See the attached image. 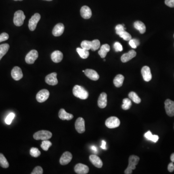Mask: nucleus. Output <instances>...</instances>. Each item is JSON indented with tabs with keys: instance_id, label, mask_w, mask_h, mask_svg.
<instances>
[{
	"instance_id": "nucleus-1",
	"label": "nucleus",
	"mask_w": 174,
	"mask_h": 174,
	"mask_svg": "<svg viewBox=\"0 0 174 174\" xmlns=\"http://www.w3.org/2000/svg\"><path fill=\"white\" fill-rule=\"evenodd\" d=\"M74 96L80 99L86 100L89 97V93L83 87L79 85H76L73 89Z\"/></svg>"
},
{
	"instance_id": "nucleus-2",
	"label": "nucleus",
	"mask_w": 174,
	"mask_h": 174,
	"mask_svg": "<svg viewBox=\"0 0 174 174\" xmlns=\"http://www.w3.org/2000/svg\"><path fill=\"white\" fill-rule=\"evenodd\" d=\"M139 160H140V158L137 156L134 155L130 156L129 158V165L126 169L125 170V174H132L133 170H134L136 168V166L138 164Z\"/></svg>"
},
{
	"instance_id": "nucleus-3",
	"label": "nucleus",
	"mask_w": 174,
	"mask_h": 174,
	"mask_svg": "<svg viewBox=\"0 0 174 174\" xmlns=\"http://www.w3.org/2000/svg\"><path fill=\"white\" fill-rule=\"evenodd\" d=\"M52 134L50 132L46 130H41L34 134L33 137L36 140H49L51 138Z\"/></svg>"
},
{
	"instance_id": "nucleus-4",
	"label": "nucleus",
	"mask_w": 174,
	"mask_h": 174,
	"mask_svg": "<svg viewBox=\"0 0 174 174\" xmlns=\"http://www.w3.org/2000/svg\"><path fill=\"white\" fill-rule=\"evenodd\" d=\"M26 18L24 12L21 10L16 11L14 14V24L17 26H21L23 25Z\"/></svg>"
},
{
	"instance_id": "nucleus-5",
	"label": "nucleus",
	"mask_w": 174,
	"mask_h": 174,
	"mask_svg": "<svg viewBox=\"0 0 174 174\" xmlns=\"http://www.w3.org/2000/svg\"><path fill=\"white\" fill-rule=\"evenodd\" d=\"M106 126L110 128V129H113L116 128L118 127L120 125V122L119 119L116 117H111L108 118L106 120Z\"/></svg>"
},
{
	"instance_id": "nucleus-6",
	"label": "nucleus",
	"mask_w": 174,
	"mask_h": 174,
	"mask_svg": "<svg viewBox=\"0 0 174 174\" xmlns=\"http://www.w3.org/2000/svg\"><path fill=\"white\" fill-rule=\"evenodd\" d=\"M40 18L41 16L38 13H35L32 16L31 19L29 21L28 26L30 31H34L35 30L37 23L40 20Z\"/></svg>"
},
{
	"instance_id": "nucleus-7",
	"label": "nucleus",
	"mask_w": 174,
	"mask_h": 174,
	"mask_svg": "<svg viewBox=\"0 0 174 174\" xmlns=\"http://www.w3.org/2000/svg\"><path fill=\"white\" fill-rule=\"evenodd\" d=\"M38 58V53L36 50H32L30 51L25 57V61L28 64L32 65L34 63L35 61Z\"/></svg>"
},
{
	"instance_id": "nucleus-8",
	"label": "nucleus",
	"mask_w": 174,
	"mask_h": 174,
	"mask_svg": "<svg viewBox=\"0 0 174 174\" xmlns=\"http://www.w3.org/2000/svg\"><path fill=\"white\" fill-rule=\"evenodd\" d=\"M50 92L48 90L43 89L36 94V99L39 103H43L48 100L50 96Z\"/></svg>"
},
{
	"instance_id": "nucleus-9",
	"label": "nucleus",
	"mask_w": 174,
	"mask_h": 174,
	"mask_svg": "<svg viewBox=\"0 0 174 174\" xmlns=\"http://www.w3.org/2000/svg\"><path fill=\"white\" fill-rule=\"evenodd\" d=\"M165 109L168 116H174V102L170 99H167L165 101Z\"/></svg>"
},
{
	"instance_id": "nucleus-10",
	"label": "nucleus",
	"mask_w": 174,
	"mask_h": 174,
	"mask_svg": "<svg viewBox=\"0 0 174 174\" xmlns=\"http://www.w3.org/2000/svg\"><path fill=\"white\" fill-rule=\"evenodd\" d=\"M75 128L76 131L79 134H82L85 131V124L83 118H78L75 123Z\"/></svg>"
},
{
	"instance_id": "nucleus-11",
	"label": "nucleus",
	"mask_w": 174,
	"mask_h": 174,
	"mask_svg": "<svg viewBox=\"0 0 174 174\" xmlns=\"http://www.w3.org/2000/svg\"><path fill=\"white\" fill-rule=\"evenodd\" d=\"M11 76L16 81L20 80L23 77V75L21 68L18 66H15L11 71Z\"/></svg>"
},
{
	"instance_id": "nucleus-12",
	"label": "nucleus",
	"mask_w": 174,
	"mask_h": 174,
	"mask_svg": "<svg viewBox=\"0 0 174 174\" xmlns=\"http://www.w3.org/2000/svg\"><path fill=\"white\" fill-rule=\"evenodd\" d=\"M57 73H55V72L49 74L45 77V82L51 86H55L58 84V81L57 78Z\"/></svg>"
},
{
	"instance_id": "nucleus-13",
	"label": "nucleus",
	"mask_w": 174,
	"mask_h": 174,
	"mask_svg": "<svg viewBox=\"0 0 174 174\" xmlns=\"http://www.w3.org/2000/svg\"><path fill=\"white\" fill-rule=\"evenodd\" d=\"M72 158H73V156L70 152L69 151H66V152H64L61 155V157L60 160L61 165H63V166L68 165L72 160Z\"/></svg>"
},
{
	"instance_id": "nucleus-14",
	"label": "nucleus",
	"mask_w": 174,
	"mask_h": 174,
	"mask_svg": "<svg viewBox=\"0 0 174 174\" xmlns=\"http://www.w3.org/2000/svg\"><path fill=\"white\" fill-rule=\"evenodd\" d=\"M141 74L145 81L149 82L152 79V75L151 73L150 68L149 66H145L143 67L141 69Z\"/></svg>"
},
{
	"instance_id": "nucleus-15",
	"label": "nucleus",
	"mask_w": 174,
	"mask_h": 174,
	"mask_svg": "<svg viewBox=\"0 0 174 174\" xmlns=\"http://www.w3.org/2000/svg\"><path fill=\"white\" fill-rule=\"evenodd\" d=\"M75 172L78 174H86L89 172V168L86 165L78 164L74 168Z\"/></svg>"
},
{
	"instance_id": "nucleus-16",
	"label": "nucleus",
	"mask_w": 174,
	"mask_h": 174,
	"mask_svg": "<svg viewBox=\"0 0 174 174\" xmlns=\"http://www.w3.org/2000/svg\"><path fill=\"white\" fill-rule=\"evenodd\" d=\"M65 31V26L62 23H58L55 25L52 30V34L54 36H60L63 34Z\"/></svg>"
},
{
	"instance_id": "nucleus-17",
	"label": "nucleus",
	"mask_w": 174,
	"mask_h": 174,
	"mask_svg": "<svg viewBox=\"0 0 174 174\" xmlns=\"http://www.w3.org/2000/svg\"><path fill=\"white\" fill-rule=\"evenodd\" d=\"M80 15L84 19H89L92 16V10L88 6L84 5L80 9Z\"/></svg>"
},
{
	"instance_id": "nucleus-18",
	"label": "nucleus",
	"mask_w": 174,
	"mask_h": 174,
	"mask_svg": "<svg viewBox=\"0 0 174 174\" xmlns=\"http://www.w3.org/2000/svg\"><path fill=\"white\" fill-rule=\"evenodd\" d=\"M84 73L85 75L91 80L96 81L99 78V76L94 70L87 69L85 70Z\"/></svg>"
},
{
	"instance_id": "nucleus-19",
	"label": "nucleus",
	"mask_w": 174,
	"mask_h": 174,
	"mask_svg": "<svg viewBox=\"0 0 174 174\" xmlns=\"http://www.w3.org/2000/svg\"><path fill=\"white\" fill-rule=\"evenodd\" d=\"M107 103H108V100H107V93L102 92L98 98V107L101 108H104L107 107Z\"/></svg>"
},
{
	"instance_id": "nucleus-20",
	"label": "nucleus",
	"mask_w": 174,
	"mask_h": 174,
	"mask_svg": "<svg viewBox=\"0 0 174 174\" xmlns=\"http://www.w3.org/2000/svg\"><path fill=\"white\" fill-rule=\"evenodd\" d=\"M136 52L134 50L129 51L128 53H125L121 57V61L123 62H127L136 56Z\"/></svg>"
},
{
	"instance_id": "nucleus-21",
	"label": "nucleus",
	"mask_w": 174,
	"mask_h": 174,
	"mask_svg": "<svg viewBox=\"0 0 174 174\" xmlns=\"http://www.w3.org/2000/svg\"><path fill=\"white\" fill-rule=\"evenodd\" d=\"M89 158H90V161H91L92 164L96 167L100 168L103 166V164L102 161L101 159L97 155H90Z\"/></svg>"
},
{
	"instance_id": "nucleus-22",
	"label": "nucleus",
	"mask_w": 174,
	"mask_h": 174,
	"mask_svg": "<svg viewBox=\"0 0 174 174\" xmlns=\"http://www.w3.org/2000/svg\"><path fill=\"white\" fill-rule=\"evenodd\" d=\"M63 54L59 50L54 51L51 55V58L53 62L55 63H59L62 60Z\"/></svg>"
},
{
	"instance_id": "nucleus-23",
	"label": "nucleus",
	"mask_w": 174,
	"mask_h": 174,
	"mask_svg": "<svg viewBox=\"0 0 174 174\" xmlns=\"http://www.w3.org/2000/svg\"><path fill=\"white\" fill-rule=\"evenodd\" d=\"M59 117L61 120H70L74 118L72 114L67 113L64 109L61 108L59 112Z\"/></svg>"
},
{
	"instance_id": "nucleus-24",
	"label": "nucleus",
	"mask_w": 174,
	"mask_h": 174,
	"mask_svg": "<svg viewBox=\"0 0 174 174\" xmlns=\"http://www.w3.org/2000/svg\"><path fill=\"white\" fill-rule=\"evenodd\" d=\"M110 50L109 45L108 44H104L101 46L100 50L98 51V54L102 58H104L107 56V53Z\"/></svg>"
},
{
	"instance_id": "nucleus-25",
	"label": "nucleus",
	"mask_w": 174,
	"mask_h": 174,
	"mask_svg": "<svg viewBox=\"0 0 174 174\" xmlns=\"http://www.w3.org/2000/svg\"><path fill=\"white\" fill-rule=\"evenodd\" d=\"M124 80V76L120 74L117 75L113 80L114 85L117 88L120 87L123 85Z\"/></svg>"
},
{
	"instance_id": "nucleus-26",
	"label": "nucleus",
	"mask_w": 174,
	"mask_h": 174,
	"mask_svg": "<svg viewBox=\"0 0 174 174\" xmlns=\"http://www.w3.org/2000/svg\"><path fill=\"white\" fill-rule=\"evenodd\" d=\"M134 27L136 30H138L141 34H144L146 31V26L140 21H136L134 24Z\"/></svg>"
},
{
	"instance_id": "nucleus-27",
	"label": "nucleus",
	"mask_w": 174,
	"mask_h": 174,
	"mask_svg": "<svg viewBox=\"0 0 174 174\" xmlns=\"http://www.w3.org/2000/svg\"><path fill=\"white\" fill-rule=\"evenodd\" d=\"M9 48V45L7 43L0 45V61L1 60L2 58L7 54Z\"/></svg>"
},
{
	"instance_id": "nucleus-28",
	"label": "nucleus",
	"mask_w": 174,
	"mask_h": 174,
	"mask_svg": "<svg viewBox=\"0 0 174 174\" xmlns=\"http://www.w3.org/2000/svg\"><path fill=\"white\" fill-rule=\"evenodd\" d=\"M145 137H146L149 140L153 142L156 143L159 140V136L157 135H153L150 131H149L145 133L144 134Z\"/></svg>"
},
{
	"instance_id": "nucleus-29",
	"label": "nucleus",
	"mask_w": 174,
	"mask_h": 174,
	"mask_svg": "<svg viewBox=\"0 0 174 174\" xmlns=\"http://www.w3.org/2000/svg\"><path fill=\"white\" fill-rule=\"evenodd\" d=\"M76 51H77L78 54H79L80 57L81 58L83 59H87V58L89 57V55H90L89 51L82 49V48H77L76 49Z\"/></svg>"
},
{
	"instance_id": "nucleus-30",
	"label": "nucleus",
	"mask_w": 174,
	"mask_h": 174,
	"mask_svg": "<svg viewBox=\"0 0 174 174\" xmlns=\"http://www.w3.org/2000/svg\"><path fill=\"white\" fill-rule=\"evenodd\" d=\"M129 98H130V99L132 100L135 103H140L141 99L140 97L137 95L136 93L134 92H130L129 93Z\"/></svg>"
},
{
	"instance_id": "nucleus-31",
	"label": "nucleus",
	"mask_w": 174,
	"mask_h": 174,
	"mask_svg": "<svg viewBox=\"0 0 174 174\" xmlns=\"http://www.w3.org/2000/svg\"><path fill=\"white\" fill-rule=\"evenodd\" d=\"M0 166L4 168H7L8 167L9 165L5 156L0 153Z\"/></svg>"
},
{
	"instance_id": "nucleus-32",
	"label": "nucleus",
	"mask_w": 174,
	"mask_h": 174,
	"mask_svg": "<svg viewBox=\"0 0 174 174\" xmlns=\"http://www.w3.org/2000/svg\"><path fill=\"white\" fill-rule=\"evenodd\" d=\"M132 102L131 100L128 98H124L123 100V104L122 105V108L125 110L129 109L132 106Z\"/></svg>"
},
{
	"instance_id": "nucleus-33",
	"label": "nucleus",
	"mask_w": 174,
	"mask_h": 174,
	"mask_svg": "<svg viewBox=\"0 0 174 174\" xmlns=\"http://www.w3.org/2000/svg\"><path fill=\"white\" fill-rule=\"evenodd\" d=\"M81 48L85 50H91L92 48V41H87V40H84L81 43Z\"/></svg>"
},
{
	"instance_id": "nucleus-34",
	"label": "nucleus",
	"mask_w": 174,
	"mask_h": 174,
	"mask_svg": "<svg viewBox=\"0 0 174 174\" xmlns=\"http://www.w3.org/2000/svg\"><path fill=\"white\" fill-rule=\"evenodd\" d=\"M100 48V42L99 40L98 39H95V40H93L92 41V48L91 50H92L94 51L98 50Z\"/></svg>"
},
{
	"instance_id": "nucleus-35",
	"label": "nucleus",
	"mask_w": 174,
	"mask_h": 174,
	"mask_svg": "<svg viewBox=\"0 0 174 174\" xmlns=\"http://www.w3.org/2000/svg\"><path fill=\"white\" fill-rule=\"evenodd\" d=\"M52 146V143L48 140H43L42 142L41 147L45 151H48L49 148Z\"/></svg>"
},
{
	"instance_id": "nucleus-36",
	"label": "nucleus",
	"mask_w": 174,
	"mask_h": 174,
	"mask_svg": "<svg viewBox=\"0 0 174 174\" xmlns=\"http://www.w3.org/2000/svg\"><path fill=\"white\" fill-rule=\"evenodd\" d=\"M41 154L40 151L36 148H32L30 150V155L33 157H38Z\"/></svg>"
},
{
	"instance_id": "nucleus-37",
	"label": "nucleus",
	"mask_w": 174,
	"mask_h": 174,
	"mask_svg": "<svg viewBox=\"0 0 174 174\" xmlns=\"http://www.w3.org/2000/svg\"><path fill=\"white\" fill-rule=\"evenodd\" d=\"M119 36L121 38H123L125 41H129L132 39V36L128 32H126L125 31H123L122 33H120L119 34Z\"/></svg>"
},
{
	"instance_id": "nucleus-38",
	"label": "nucleus",
	"mask_w": 174,
	"mask_h": 174,
	"mask_svg": "<svg viewBox=\"0 0 174 174\" xmlns=\"http://www.w3.org/2000/svg\"><path fill=\"white\" fill-rule=\"evenodd\" d=\"M15 115L14 113H11L7 116V118L5 119V123L8 125L11 124L12 123V121L15 118Z\"/></svg>"
},
{
	"instance_id": "nucleus-39",
	"label": "nucleus",
	"mask_w": 174,
	"mask_h": 174,
	"mask_svg": "<svg viewBox=\"0 0 174 174\" xmlns=\"http://www.w3.org/2000/svg\"><path fill=\"white\" fill-rule=\"evenodd\" d=\"M115 29H116V34L119 35L123 31H125L126 28L124 27V25L119 24L116 26Z\"/></svg>"
},
{
	"instance_id": "nucleus-40",
	"label": "nucleus",
	"mask_w": 174,
	"mask_h": 174,
	"mask_svg": "<svg viewBox=\"0 0 174 174\" xmlns=\"http://www.w3.org/2000/svg\"><path fill=\"white\" fill-rule=\"evenodd\" d=\"M43 173V170L42 168L38 166L34 168V170L31 173V174H42Z\"/></svg>"
},
{
	"instance_id": "nucleus-41",
	"label": "nucleus",
	"mask_w": 174,
	"mask_h": 174,
	"mask_svg": "<svg viewBox=\"0 0 174 174\" xmlns=\"http://www.w3.org/2000/svg\"><path fill=\"white\" fill-rule=\"evenodd\" d=\"M9 38L8 34L6 33H2L0 34V43L3 41H5L6 40H8Z\"/></svg>"
},
{
	"instance_id": "nucleus-42",
	"label": "nucleus",
	"mask_w": 174,
	"mask_h": 174,
	"mask_svg": "<svg viewBox=\"0 0 174 174\" xmlns=\"http://www.w3.org/2000/svg\"><path fill=\"white\" fill-rule=\"evenodd\" d=\"M114 48L116 51H123V46L120 44V43L116 42L114 45Z\"/></svg>"
},
{
	"instance_id": "nucleus-43",
	"label": "nucleus",
	"mask_w": 174,
	"mask_h": 174,
	"mask_svg": "<svg viewBox=\"0 0 174 174\" xmlns=\"http://www.w3.org/2000/svg\"><path fill=\"white\" fill-rule=\"evenodd\" d=\"M165 4L170 8H174V0H165Z\"/></svg>"
},
{
	"instance_id": "nucleus-44",
	"label": "nucleus",
	"mask_w": 174,
	"mask_h": 174,
	"mask_svg": "<svg viewBox=\"0 0 174 174\" xmlns=\"http://www.w3.org/2000/svg\"><path fill=\"white\" fill-rule=\"evenodd\" d=\"M129 43L130 46H131L132 48H133V49H136V48H137V46H136L134 39H131V40H129Z\"/></svg>"
},
{
	"instance_id": "nucleus-45",
	"label": "nucleus",
	"mask_w": 174,
	"mask_h": 174,
	"mask_svg": "<svg viewBox=\"0 0 174 174\" xmlns=\"http://www.w3.org/2000/svg\"><path fill=\"white\" fill-rule=\"evenodd\" d=\"M168 170L170 172H173L174 171V165L173 162H171L168 165Z\"/></svg>"
},
{
	"instance_id": "nucleus-46",
	"label": "nucleus",
	"mask_w": 174,
	"mask_h": 174,
	"mask_svg": "<svg viewBox=\"0 0 174 174\" xmlns=\"http://www.w3.org/2000/svg\"><path fill=\"white\" fill-rule=\"evenodd\" d=\"M101 148L103 149V150H106V142L105 141L103 140L102 142Z\"/></svg>"
},
{
	"instance_id": "nucleus-47",
	"label": "nucleus",
	"mask_w": 174,
	"mask_h": 174,
	"mask_svg": "<svg viewBox=\"0 0 174 174\" xmlns=\"http://www.w3.org/2000/svg\"><path fill=\"white\" fill-rule=\"evenodd\" d=\"M92 148V150L93 151H94V152H97V149L95 146H92L91 147Z\"/></svg>"
},
{
	"instance_id": "nucleus-48",
	"label": "nucleus",
	"mask_w": 174,
	"mask_h": 174,
	"mask_svg": "<svg viewBox=\"0 0 174 174\" xmlns=\"http://www.w3.org/2000/svg\"><path fill=\"white\" fill-rule=\"evenodd\" d=\"M134 40V42H135V44H136V46H138L140 44V42H139V41H138L137 39H133Z\"/></svg>"
},
{
	"instance_id": "nucleus-49",
	"label": "nucleus",
	"mask_w": 174,
	"mask_h": 174,
	"mask_svg": "<svg viewBox=\"0 0 174 174\" xmlns=\"http://www.w3.org/2000/svg\"><path fill=\"white\" fill-rule=\"evenodd\" d=\"M170 159H171L172 162H174V153H172V154H171Z\"/></svg>"
},
{
	"instance_id": "nucleus-50",
	"label": "nucleus",
	"mask_w": 174,
	"mask_h": 174,
	"mask_svg": "<svg viewBox=\"0 0 174 174\" xmlns=\"http://www.w3.org/2000/svg\"><path fill=\"white\" fill-rule=\"evenodd\" d=\"M14 1H22L23 0H14Z\"/></svg>"
},
{
	"instance_id": "nucleus-51",
	"label": "nucleus",
	"mask_w": 174,
	"mask_h": 174,
	"mask_svg": "<svg viewBox=\"0 0 174 174\" xmlns=\"http://www.w3.org/2000/svg\"><path fill=\"white\" fill-rule=\"evenodd\" d=\"M44 1H51L52 0H44Z\"/></svg>"
},
{
	"instance_id": "nucleus-52",
	"label": "nucleus",
	"mask_w": 174,
	"mask_h": 174,
	"mask_svg": "<svg viewBox=\"0 0 174 174\" xmlns=\"http://www.w3.org/2000/svg\"><path fill=\"white\" fill-rule=\"evenodd\" d=\"M82 72H84V73L85 70H83Z\"/></svg>"
},
{
	"instance_id": "nucleus-53",
	"label": "nucleus",
	"mask_w": 174,
	"mask_h": 174,
	"mask_svg": "<svg viewBox=\"0 0 174 174\" xmlns=\"http://www.w3.org/2000/svg\"></svg>"
}]
</instances>
